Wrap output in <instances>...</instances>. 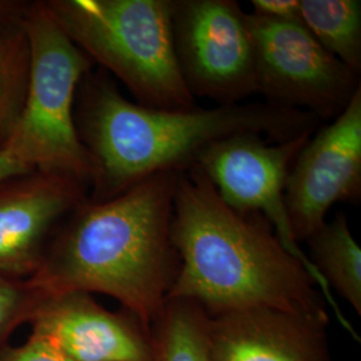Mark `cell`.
<instances>
[{
	"instance_id": "obj_1",
	"label": "cell",
	"mask_w": 361,
	"mask_h": 361,
	"mask_svg": "<svg viewBox=\"0 0 361 361\" xmlns=\"http://www.w3.org/2000/svg\"><path fill=\"white\" fill-rule=\"evenodd\" d=\"M178 174L159 173L109 200H87L54 233L28 281L44 296L113 297L150 331L180 271L171 240Z\"/></svg>"
},
{
	"instance_id": "obj_2",
	"label": "cell",
	"mask_w": 361,
	"mask_h": 361,
	"mask_svg": "<svg viewBox=\"0 0 361 361\" xmlns=\"http://www.w3.org/2000/svg\"><path fill=\"white\" fill-rule=\"evenodd\" d=\"M171 240L180 271L168 298L193 300L210 316L271 308L329 319L310 271L267 219L225 204L195 165L177 178Z\"/></svg>"
},
{
	"instance_id": "obj_3",
	"label": "cell",
	"mask_w": 361,
	"mask_h": 361,
	"mask_svg": "<svg viewBox=\"0 0 361 361\" xmlns=\"http://www.w3.org/2000/svg\"><path fill=\"white\" fill-rule=\"evenodd\" d=\"M322 121L267 102L216 107L155 109L129 101L104 70L79 85L75 123L97 177L89 201H104L154 174L192 168L213 143L237 134L284 142L313 133Z\"/></svg>"
},
{
	"instance_id": "obj_4",
	"label": "cell",
	"mask_w": 361,
	"mask_h": 361,
	"mask_svg": "<svg viewBox=\"0 0 361 361\" xmlns=\"http://www.w3.org/2000/svg\"><path fill=\"white\" fill-rule=\"evenodd\" d=\"M46 10L78 49L121 80L137 104L197 106L173 40L174 0H47Z\"/></svg>"
},
{
	"instance_id": "obj_5",
	"label": "cell",
	"mask_w": 361,
	"mask_h": 361,
	"mask_svg": "<svg viewBox=\"0 0 361 361\" xmlns=\"http://www.w3.org/2000/svg\"><path fill=\"white\" fill-rule=\"evenodd\" d=\"M25 31L30 46L26 99L1 150L26 168L71 176L91 189L97 169L78 134L75 102L94 62L56 25L43 1H32Z\"/></svg>"
},
{
	"instance_id": "obj_6",
	"label": "cell",
	"mask_w": 361,
	"mask_h": 361,
	"mask_svg": "<svg viewBox=\"0 0 361 361\" xmlns=\"http://www.w3.org/2000/svg\"><path fill=\"white\" fill-rule=\"evenodd\" d=\"M313 133L284 142H271L259 134H237L210 145L197 158L195 166L202 170L225 204L243 213L256 212L267 219L285 249L308 269L326 304L335 310L338 323L359 340L357 332L338 308L335 295L297 244L285 205L289 171Z\"/></svg>"
},
{
	"instance_id": "obj_7",
	"label": "cell",
	"mask_w": 361,
	"mask_h": 361,
	"mask_svg": "<svg viewBox=\"0 0 361 361\" xmlns=\"http://www.w3.org/2000/svg\"><path fill=\"white\" fill-rule=\"evenodd\" d=\"M257 92L267 104L323 119L343 113L361 87L359 74L326 51L300 19L246 13Z\"/></svg>"
},
{
	"instance_id": "obj_8",
	"label": "cell",
	"mask_w": 361,
	"mask_h": 361,
	"mask_svg": "<svg viewBox=\"0 0 361 361\" xmlns=\"http://www.w3.org/2000/svg\"><path fill=\"white\" fill-rule=\"evenodd\" d=\"M173 40L194 99L229 106L258 94L253 39L240 3L174 0Z\"/></svg>"
},
{
	"instance_id": "obj_9",
	"label": "cell",
	"mask_w": 361,
	"mask_h": 361,
	"mask_svg": "<svg viewBox=\"0 0 361 361\" xmlns=\"http://www.w3.org/2000/svg\"><path fill=\"white\" fill-rule=\"evenodd\" d=\"M361 198V87L341 114L314 131L292 165L285 205L297 244L326 222L337 202Z\"/></svg>"
},
{
	"instance_id": "obj_10",
	"label": "cell",
	"mask_w": 361,
	"mask_h": 361,
	"mask_svg": "<svg viewBox=\"0 0 361 361\" xmlns=\"http://www.w3.org/2000/svg\"><path fill=\"white\" fill-rule=\"evenodd\" d=\"M90 195L75 177L32 170L0 180V274L30 280L54 233Z\"/></svg>"
},
{
	"instance_id": "obj_11",
	"label": "cell",
	"mask_w": 361,
	"mask_h": 361,
	"mask_svg": "<svg viewBox=\"0 0 361 361\" xmlns=\"http://www.w3.org/2000/svg\"><path fill=\"white\" fill-rule=\"evenodd\" d=\"M28 325L30 335L71 361H153L150 331L123 308L106 310L90 293L44 297Z\"/></svg>"
},
{
	"instance_id": "obj_12",
	"label": "cell",
	"mask_w": 361,
	"mask_h": 361,
	"mask_svg": "<svg viewBox=\"0 0 361 361\" xmlns=\"http://www.w3.org/2000/svg\"><path fill=\"white\" fill-rule=\"evenodd\" d=\"M329 319L271 308L210 316L212 361H332Z\"/></svg>"
},
{
	"instance_id": "obj_13",
	"label": "cell",
	"mask_w": 361,
	"mask_h": 361,
	"mask_svg": "<svg viewBox=\"0 0 361 361\" xmlns=\"http://www.w3.org/2000/svg\"><path fill=\"white\" fill-rule=\"evenodd\" d=\"M307 256L328 288L344 298L361 316V249L344 213L325 222L305 241Z\"/></svg>"
},
{
	"instance_id": "obj_14",
	"label": "cell",
	"mask_w": 361,
	"mask_h": 361,
	"mask_svg": "<svg viewBox=\"0 0 361 361\" xmlns=\"http://www.w3.org/2000/svg\"><path fill=\"white\" fill-rule=\"evenodd\" d=\"M210 314L189 298H168L152 325L153 361H212Z\"/></svg>"
},
{
	"instance_id": "obj_15",
	"label": "cell",
	"mask_w": 361,
	"mask_h": 361,
	"mask_svg": "<svg viewBox=\"0 0 361 361\" xmlns=\"http://www.w3.org/2000/svg\"><path fill=\"white\" fill-rule=\"evenodd\" d=\"M300 19L326 51L360 74V0H300Z\"/></svg>"
},
{
	"instance_id": "obj_16",
	"label": "cell",
	"mask_w": 361,
	"mask_h": 361,
	"mask_svg": "<svg viewBox=\"0 0 361 361\" xmlns=\"http://www.w3.org/2000/svg\"><path fill=\"white\" fill-rule=\"evenodd\" d=\"M30 74V46L25 27L0 37V149L22 113Z\"/></svg>"
},
{
	"instance_id": "obj_17",
	"label": "cell",
	"mask_w": 361,
	"mask_h": 361,
	"mask_svg": "<svg viewBox=\"0 0 361 361\" xmlns=\"http://www.w3.org/2000/svg\"><path fill=\"white\" fill-rule=\"evenodd\" d=\"M44 295L28 280L0 274V350L19 326L30 324Z\"/></svg>"
},
{
	"instance_id": "obj_18",
	"label": "cell",
	"mask_w": 361,
	"mask_h": 361,
	"mask_svg": "<svg viewBox=\"0 0 361 361\" xmlns=\"http://www.w3.org/2000/svg\"><path fill=\"white\" fill-rule=\"evenodd\" d=\"M0 361H71L46 340L28 335L20 345H7L0 350Z\"/></svg>"
},
{
	"instance_id": "obj_19",
	"label": "cell",
	"mask_w": 361,
	"mask_h": 361,
	"mask_svg": "<svg viewBox=\"0 0 361 361\" xmlns=\"http://www.w3.org/2000/svg\"><path fill=\"white\" fill-rule=\"evenodd\" d=\"M31 1L0 0V37L25 27Z\"/></svg>"
},
{
	"instance_id": "obj_20",
	"label": "cell",
	"mask_w": 361,
	"mask_h": 361,
	"mask_svg": "<svg viewBox=\"0 0 361 361\" xmlns=\"http://www.w3.org/2000/svg\"><path fill=\"white\" fill-rule=\"evenodd\" d=\"M252 13L273 19H300V0H252ZM301 20V19H300Z\"/></svg>"
},
{
	"instance_id": "obj_21",
	"label": "cell",
	"mask_w": 361,
	"mask_h": 361,
	"mask_svg": "<svg viewBox=\"0 0 361 361\" xmlns=\"http://www.w3.org/2000/svg\"><path fill=\"white\" fill-rule=\"evenodd\" d=\"M27 171H32V170L15 162L11 158L4 154V152L0 149V180L18 176V174H23Z\"/></svg>"
}]
</instances>
